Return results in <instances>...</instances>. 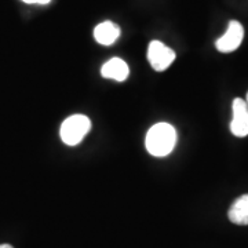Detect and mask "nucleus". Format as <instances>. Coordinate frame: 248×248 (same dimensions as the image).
<instances>
[{
    "mask_svg": "<svg viewBox=\"0 0 248 248\" xmlns=\"http://www.w3.org/2000/svg\"><path fill=\"white\" fill-rule=\"evenodd\" d=\"M175 60V53L159 40H153L148 47V61L155 71L163 72Z\"/></svg>",
    "mask_w": 248,
    "mask_h": 248,
    "instance_id": "nucleus-3",
    "label": "nucleus"
},
{
    "mask_svg": "<svg viewBox=\"0 0 248 248\" xmlns=\"http://www.w3.org/2000/svg\"><path fill=\"white\" fill-rule=\"evenodd\" d=\"M177 143V131L169 123H157L146 134L145 145L152 156L164 157L170 155Z\"/></svg>",
    "mask_w": 248,
    "mask_h": 248,
    "instance_id": "nucleus-1",
    "label": "nucleus"
},
{
    "mask_svg": "<svg viewBox=\"0 0 248 248\" xmlns=\"http://www.w3.org/2000/svg\"><path fill=\"white\" fill-rule=\"evenodd\" d=\"M0 248H13V247H11L10 244H1V246H0Z\"/></svg>",
    "mask_w": 248,
    "mask_h": 248,
    "instance_id": "nucleus-10",
    "label": "nucleus"
},
{
    "mask_svg": "<svg viewBox=\"0 0 248 248\" xmlns=\"http://www.w3.org/2000/svg\"><path fill=\"white\" fill-rule=\"evenodd\" d=\"M228 217L234 225H248V195L240 196L229 208Z\"/></svg>",
    "mask_w": 248,
    "mask_h": 248,
    "instance_id": "nucleus-8",
    "label": "nucleus"
},
{
    "mask_svg": "<svg viewBox=\"0 0 248 248\" xmlns=\"http://www.w3.org/2000/svg\"><path fill=\"white\" fill-rule=\"evenodd\" d=\"M120 36V28L112 21L101 22L94 29V37L99 45L110 46L115 43Z\"/></svg>",
    "mask_w": 248,
    "mask_h": 248,
    "instance_id": "nucleus-7",
    "label": "nucleus"
},
{
    "mask_svg": "<svg viewBox=\"0 0 248 248\" xmlns=\"http://www.w3.org/2000/svg\"><path fill=\"white\" fill-rule=\"evenodd\" d=\"M246 102H247V105H248V93H247V101H246Z\"/></svg>",
    "mask_w": 248,
    "mask_h": 248,
    "instance_id": "nucleus-11",
    "label": "nucleus"
},
{
    "mask_svg": "<svg viewBox=\"0 0 248 248\" xmlns=\"http://www.w3.org/2000/svg\"><path fill=\"white\" fill-rule=\"evenodd\" d=\"M101 75L105 79H112L116 81H124L130 75V68L127 62L122 58H112L105 62L101 68Z\"/></svg>",
    "mask_w": 248,
    "mask_h": 248,
    "instance_id": "nucleus-6",
    "label": "nucleus"
},
{
    "mask_svg": "<svg viewBox=\"0 0 248 248\" xmlns=\"http://www.w3.org/2000/svg\"><path fill=\"white\" fill-rule=\"evenodd\" d=\"M25 3H29V4H47L50 3L51 0H22Z\"/></svg>",
    "mask_w": 248,
    "mask_h": 248,
    "instance_id": "nucleus-9",
    "label": "nucleus"
},
{
    "mask_svg": "<svg viewBox=\"0 0 248 248\" xmlns=\"http://www.w3.org/2000/svg\"><path fill=\"white\" fill-rule=\"evenodd\" d=\"M233 116L231 122V131L233 135L243 138L248 135V105L241 98H236L233 101Z\"/></svg>",
    "mask_w": 248,
    "mask_h": 248,
    "instance_id": "nucleus-5",
    "label": "nucleus"
},
{
    "mask_svg": "<svg viewBox=\"0 0 248 248\" xmlns=\"http://www.w3.org/2000/svg\"><path fill=\"white\" fill-rule=\"evenodd\" d=\"M90 128H91V122L87 116L73 115L63 120L60 135L63 143L75 146L83 141V138L89 134Z\"/></svg>",
    "mask_w": 248,
    "mask_h": 248,
    "instance_id": "nucleus-2",
    "label": "nucleus"
},
{
    "mask_svg": "<svg viewBox=\"0 0 248 248\" xmlns=\"http://www.w3.org/2000/svg\"><path fill=\"white\" fill-rule=\"evenodd\" d=\"M243 37H244V28H243V25L240 24L239 21H231L225 35L221 36L215 42V47L221 53H233L234 50H237L240 47L241 42H243Z\"/></svg>",
    "mask_w": 248,
    "mask_h": 248,
    "instance_id": "nucleus-4",
    "label": "nucleus"
}]
</instances>
